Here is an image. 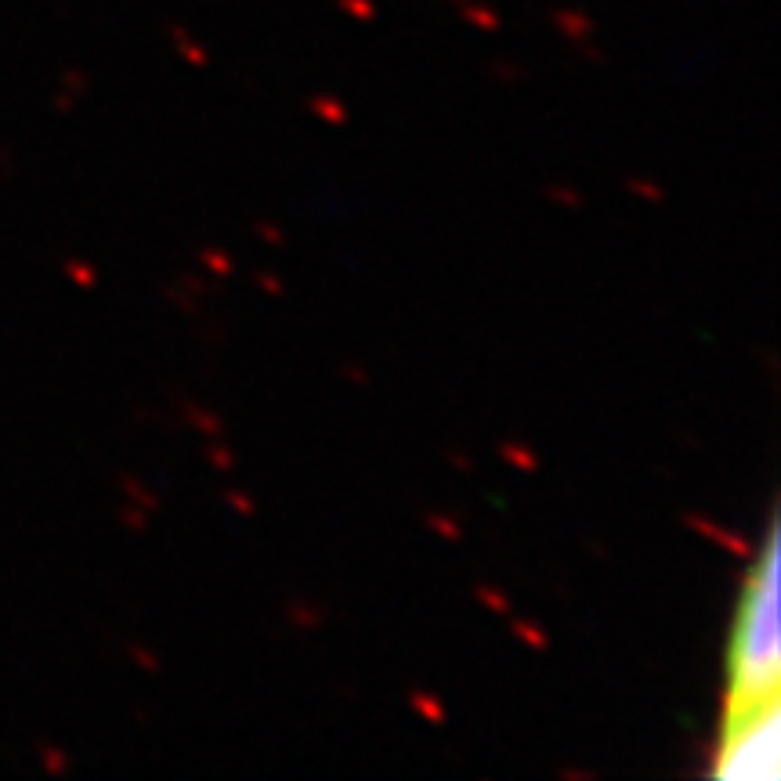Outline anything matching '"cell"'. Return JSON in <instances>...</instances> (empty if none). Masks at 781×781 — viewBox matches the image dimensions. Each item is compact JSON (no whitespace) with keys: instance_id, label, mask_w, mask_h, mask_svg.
<instances>
[{"instance_id":"cell-1","label":"cell","mask_w":781,"mask_h":781,"mask_svg":"<svg viewBox=\"0 0 781 781\" xmlns=\"http://www.w3.org/2000/svg\"><path fill=\"white\" fill-rule=\"evenodd\" d=\"M778 550L767 543L756 568L731 651V702L727 731L778 713Z\"/></svg>"}]
</instances>
